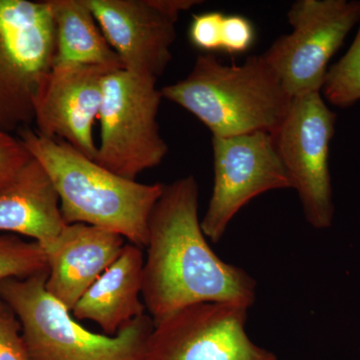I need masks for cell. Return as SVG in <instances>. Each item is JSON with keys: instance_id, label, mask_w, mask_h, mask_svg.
<instances>
[{"instance_id": "cell-1", "label": "cell", "mask_w": 360, "mask_h": 360, "mask_svg": "<svg viewBox=\"0 0 360 360\" xmlns=\"http://www.w3.org/2000/svg\"><path fill=\"white\" fill-rule=\"evenodd\" d=\"M198 181L193 175L165 186L148 220L142 302L158 323L177 310L203 302L250 309L257 281L243 269L220 259L198 219Z\"/></svg>"}, {"instance_id": "cell-2", "label": "cell", "mask_w": 360, "mask_h": 360, "mask_svg": "<svg viewBox=\"0 0 360 360\" xmlns=\"http://www.w3.org/2000/svg\"><path fill=\"white\" fill-rule=\"evenodd\" d=\"M18 137L51 177L66 224H84L146 248L148 220L165 184H141L113 174L70 144L27 127Z\"/></svg>"}, {"instance_id": "cell-3", "label": "cell", "mask_w": 360, "mask_h": 360, "mask_svg": "<svg viewBox=\"0 0 360 360\" xmlns=\"http://www.w3.org/2000/svg\"><path fill=\"white\" fill-rule=\"evenodd\" d=\"M160 90L163 98L191 112L217 137L272 135L293 99L262 54L241 65H222L212 53L201 54L186 78Z\"/></svg>"}, {"instance_id": "cell-4", "label": "cell", "mask_w": 360, "mask_h": 360, "mask_svg": "<svg viewBox=\"0 0 360 360\" xmlns=\"http://www.w3.org/2000/svg\"><path fill=\"white\" fill-rule=\"evenodd\" d=\"M47 272L0 281V298L20 322L30 360H146L155 328L149 315L115 336L92 333L45 290Z\"/></svg>"}, {"instance_id": "cell-5", "label": "cell", "mask_w": 360, "mask_h": 360, "mask_svg": "<svg viewBox=\"0 0 360 360\" xmlns=\"http://www.w3.org/2000/svg\"><path fill=\"white\" fill-rule=\"evenodd\" d=\"M156 82L124 68L112 71L104 80L101 139L94 161L124 179L136 180L142 172L158 167L169 150L158 122L163 96Z\"/></svg>"}, {"instance_id": "cell-6", "label": "cell", "mask_w": 360, "mask_h": 360, "mask_svg": "<svg viewBox=\"0 0 360 360\" xmlns=\"http://www.w3.org/2000/svg\"><path fill=\"white\" fill-rule=\"evenodd\" d=\"M54 54L46 0H0V132L13 134L33 122L35 96Z\"/></svg>"}, {"instance_id": "cell-7", "label": "cell", "mask_w": 360, "mask_h": 360, "mask_svg": "<svg viewBox=\"0 0 360 360\" xmlns=\"http://www.w3.org/2000/svg\"><path fill=\"white\" fill-rule=\"evenodd\" d=\"M292 27L262 53L291 97L321 92L328 63L360 20L357 0H298L288 13Z\"/></svg>"}, {"instance_id": "cell-8", "label": "cell", "mask_w": 360, "mask_h": 360, "mask_svg": "<svg viewBox=\"0 0 360 360\" xmlns=\"http://www.w3.org/2000/svg\"><path fill=\"white\" fill-rule=\"evenodd\" d=\"M336 118L321 92L293 97L285 120L272 134L305 219L315 229H329L335 214L329 151Z\"/></svg>"}, {"instance_id": "cell-9", "label": "cell", "mask_w": 360, "mask_h": 360, "mask_svg": "<svg viewBox=\"0 0 360 360\" xmlns=\"http://www.w3.org/2000/svg\"><path fill=\"white\" fill-rule=\"evenodd\" d=\"M212 194L200 224L206 238L217 243L239 210L253 198L295 186L269 132L212 136Z\"/></svg>"}, {"instance_id": "cell-10", "label": "cell", "mask_w": 360, "mask_h": 360, "mask_svg": "<svg viewBox=\"0 0 360 360\" xmlns=\"http://www.w3.org/2000/svg\"><path fill=\"white\" fill-rule=\"evenodd\" d=\"M248 311L224 302L177 310L155 324L146 360H277L246 333Z\"/></svg>"}, {"instance_id": "cell-11", "label": "cell", "mask_w": 360, "mask_h": 360, "mask_svg": "<svg viewBox=\"0 0 360 360\" xmlns=\"http://www.w3.org/2000/svg\"><path fill=\"white\" fill-rule=\"evenodd\" d=\"M120 68L101 65H52L34 99L37 131L58 139L96 160L94 125L98 120L106 77Z\"/></svg>"}, {"instance_id": "cell-12", "label": "cell", "mask_w": 360, "mask_h": 360, "mask_svg": "<svg viewBox=\"0 0 360 360\" xmlns=\"http://www.w3.org/2000/svg\"><path fill=\"white\" fill-rule=\"evenodd\" d=\"M125 70L158 79L172 60L177 20L155 0H85Z\"/></svg>"}, {"instance_id": "cell-13", "label": "cell", "mask_w": 360, "mask_h": 360, "mask_svg": "<svg viewBox=\"0 0 360 360\" xmlns=\"http://www.w3.org/2000/svg\"><path fill=\"white\" fill-rule=\"evenodd\" d=\"M125 245L115 232L84 224L66 225L56 240L42 248L49 267L45 290L71 311Z\"/></svg>"}, {"instance_id": "cell-14", "label": "cell", "mask_w": 360, "mask_h": 360, "mask_svg": "<svg viewBox=\"0 0 360 360\" xmlns=\"http://www.w3.org/2000/svg\"><path fill=\"white\" fill-rule=\"evenodd\" d=\"M142 248L127 243L120 257L92 284L71 310L77 321L96 323L103 335L115 336L146 314L142 302Z\"/></svg>"}, {"instance_id": "cell-15", "label": "cell", "mask_w": 360, "mask_h": 360, "mask_svg": "<svg viewBox=\"0 0 360 360\" xmlns=\"http://www.w3.org/2000/svg\"><path fill=\"white\" fill-rule=\"evenodd\" d=\"M58 194L34 158L0 193V231L49 245L65 229Z\"/></svg>"}, {"instance_id": "cell-16", "label": "cell", "mask_w": 360, "mask_h": 360, "mask_svg": "<svg viewBox=\"0 0 360 360\" xmlns=\"http://www.w3.org/2000/svg\"><path fill=\"white\" fill-rule=\"evenodd\" d=\"M53 22V65L123 68L85 0H46Z\"/></svg>"}, {"instance_id": "cell-17", "label": "cell", "mask_w": 360, "mask_h": 360, "mask_svg": "<svg viewBox=\"0 0 360 360\" xmlns=\"http://www.w3.org/2000/svg\"><path fill=\"white\" fill-rule=\"evenodd\" d=\"M347 53L328 68L321 92L336 108H348L360 101V20Z\"/></svg>"}, {"instance_id": "cell-18", "label": "cell", "mask_w": 360, "mask_h": 360, "mask_svg": "<svg viewBox=\"0 0 360 360\" xmlns=\"http://www.w3.org/2000/svg\"><path fill=\"white\" fill-rule=\"evenodd\" d=\"M45 271H49L46 255L39 243L15 234H0V281Z\"/></svg>"}, {"instance_id": "cell-19", "label": "cell", "mask_w": 360, "mask_h": 360, "mask_svg": "<svg viewBox=\"0 0 360 360\" xmlns=\"http://www.w3.org/2000/svg\"><path fill=\"white\" fill-rule=\"evenodd\" d=\"M0 360H30L22 328L13 309L0 298Z\"/></svg>"}, {"instance_id": "cell-20", "label": "cell", "mask_w": 360, "mask_h": 360, "mask_svg": "<svg viewBox=\"0 0 360 360\" xmlns=\"http://www.w3.org/2000/svg\"><path fill=\"white\" fill-rule=\"evenodd\" d=\"M224 14L219 11H210L193 16L188 30L191 44L201 51H221L222 21Z\"/></svg>"}, {"instance_id": "cell-21", "label": "cell", "mask_w": 360, "mask_h": 360, "mask_svg": "<svg viewBox=\"0 0 360 360\" xmlns=\"http://www.w3.org/2000/svg\"><path fill=\"white\" fill-rule=\"evenodd\" d=\"M32 158L20 137L0 132V193L11 184Z\"/></svg>"}, {"instance_id": "cell-22", "label": "cell", "mask_w": 360, "mask_h": 360, "mask_svg": "<svg viewBox=\"0 0 360 360\" xmlns=\"http://www.w3.org/2000/svg\"><path fill=\"white\" fill-rule=\"evenodd\" d=\"M255 32L250 20L241 15H225L222 21L221 51L243 53L255 42Z\"/></svg>"}]
</instances>
